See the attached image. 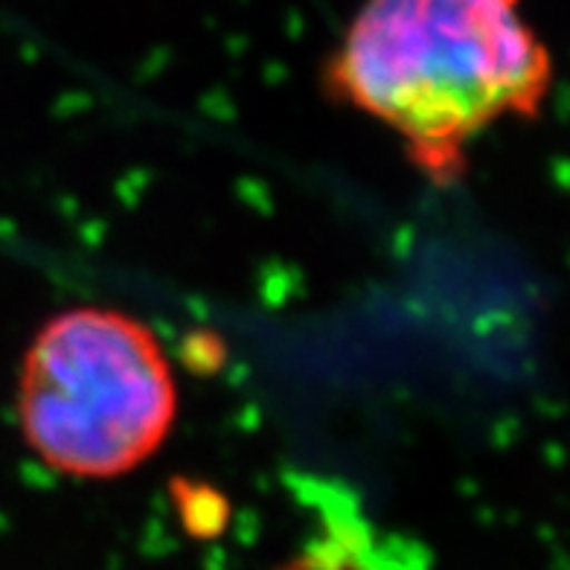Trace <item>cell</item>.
I'll return each instance as SVG.
<instances>
[{"instance_id": "cell-1", "label": "cell", "mask_w": 570, "mask_h": 570, "mask_svg": "<svg viewBox=\"0 0 570 570\" xmlns=\"http://www.w3.org/2000/svg\"><path fill=\"white\" fill-rule=\"evenodd\" d=\"M335 102L382 122L428 184L454 187L503 120H535L553 56L524 0H361L323 65Z\"/></svg>"}, {"instance_id": "cell-2", "label": "cell", "mask_w": 570, "mask_h": 570, "mask_svg": "<svg viewBox=\"0 0 570 570\" xmlns=\"http://www.w3.org/2000/svg\"><path fill=\"white\" fill-rule=\"evenodd\" d=\"M178 416L164 344L137 317L68 308L36 332L18 379L23 443L56 474L114 481L149 463Z\"/></svg>"}]
</instances>
